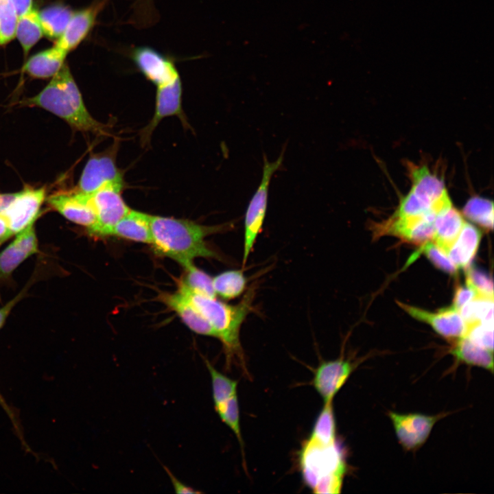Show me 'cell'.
Returning <instances> with one entry per match:
<instances>
[{
    "mask_svg": "<svg viewBox=\"0 0 494 494\" xmlns=\"http://www.w3.org/2000/svg\"><path fill=\"white\" fill-rule=\"evenodd\" d=\"M155 250L183 267L197 257L215 258L216 253L207 244V236L228 230L233 224L206 226L194 222L148 214Z\"/></svg>",
    "mask_w": 494,
    "mask_h": 494,
    "instance_id": "obj_1",
    "label": "cell"
},
{
    "mask_svg": "<svg viewBox=\"0 0 494 494\" xmlns=\"http://www.w3.org/2000/svg\"><path fill=\"white\" fill-rule=\"evenodd\" d=\"M178 291L185 294L210 324L216 338L222 342L227 367L233 362L248 375L239 340L242 325L252 308L255 290L252 287L239 303L229 305L211 297L191 291L179 285Z\"/></svg>",
    "mask_w": 494,
    "mask_h": 494,
    "instance_id": "obj_2",
    "label": "cell"
},
{
    "mask_svg": "<svg viewBox=\"0 0 494 494\" xmlns=\"http://www.w3.org/2000/svg\"><path fill=\"white\" fill-rule=\"evenodd\" d=\"M24 104L43 108L61 118L78 131L97 135L108 134V127L94 119L87 110L67 64L62 66L40 92L25 99Z\"/></svg>",
    "mask_w": 494,
    "mask_h": 494,
    "instance_id": "obj_3",
    "label": "cell"
},
{
    "mask_svg": "<svg viewBox=\"0 0 494 494\" xmlns=\"http://www.w3.org/2000/svg\"><path fill=\"white\" fill-rule=\"evenodd\" d=\"M300 464L305 482L315 493H339L346 464L336 442L326 444L309 438L303 445Z\"/></svg>",
    "mask_w": 494,
    "mask_h": 494,
    "instance_id": "obj_4",
    "label": "cell"
},
{
    "mask_svg": "<svg viewBox=\"0 0 494 494\" xmlns=\"http://www.w3.org/2000/svg\"><path fill=\"white\" fill-rule=\"evenodd\" d=\"M283 161V151L274 161H269L266 156L264 158L261 182L248 204L244 215L243 266L248 261L262 229L266 215L270 180L274 172L281 166Z\"/></svg>",
    "mask_w": 494,
    "mask_h": 494,
    "instance_id": "obj_5",
    "label": "cell"
},
{
    "mask_svg": "<svg viewBox=\"0 0 494 494\" xmlns=\"http://www.w3.org/2000/svg\"><path fill=\"white\" fill-rule=\"evenodd\" d=\"M123 187L124 184L110 183L86 194L96 217L95 226L88 231L91 235L103 236L130 211L121 196Z\"/></svg>",
    "mask_w": 494,
    "mask_h": 494,
    "instance_id": "obj_6",
    "label": "cell"
},
{
    "mask_svg": "<svg viewBox=\"0 0 494 494\" xmlns=\"http://www.w3.org/2000/svg\"><path fill=\"white\" fill-rule=\"evenodd\" d=\"M449 413L435 415L421 413L399 414L388 412L397 438L405 451H415L427 440L434 425Z\"/></svg>",
    "mask_w": 494,
    "mask_h": 494,
    "instance_id": "obj_7",
    "label": "cell"
},
{
    "mask_svg": "<svg viewBox=\"0 0 494 494\" xmlns=\"http://www.w3.org/2000/svg\"><path fill=\"white\" fill-rule=\"evenodd\" d=\"M117 146L92 155L86 162L75 191L90 194L110 183L124 184L123 175L115 163Z\"/></svg>",
    "mask_w": 494,
    "mask_h": 494,
    "instance_id": "obj_8",
    "label": "cell"
},
{
    "mask_svg": "<svg viewBox=\"0 0 494 494\" xmlns=\"http://www.w3.org/2000/svg\"><path fill=\"white\" fill-rule=\"evenodd\" d=\"M169 116H177L184 126L188 123L182 108V84L180 76L167 83L157 86L155 110L152 118L140 132L142 144L149 143L160 121Z\"/></svg>",
    "mask_w": 494,
    "mask_h": 494,
    "instance_id": "obj_9",
    "label": "cell"
},
{
    "mask_svg": "<svg viewBox=\"0 0 494 494\" xmlns=\"http://www.w3.org/2000/svg\"><path fill=\"white\" fill-rule=\"evenodd\" d=\"M399 305L414 318L430 325L446 340L455 343L465 337L467 326L458 310L452 305L431 312L403 303Z\"/></svg>",
    "mask_w": 494,
    "mask_h": 494,
    "instance_id": "obj_10",
    "label": "cell"
},
{
    "mask_svg": "<svg viewBox=\"0 0 494 494\" xmlns=\"http://www.w3.org/2000/svg\"><path fill=\"white\" fill-rule=\"evenodd\" d=\"M45 198V187H26L19 191L13 204L2 215L7 220L13 235L34 224Z\"/></svg>",
    "mask_w": 494,
    "mask_h": 494,
    "instance_id": "obj_11",
    "label": "cell"
},
{
    "mask_svg": "<svg viewBox=\"0 0 494 494\" xmlns=\"http://www.w3.org/2000/svg\"><path fill=\"white\" fill-rule=\"evenodd\" d=\"M355 368L352 362L344 358L324 361L319 364L314 372L312 384L324 403L333 401Z\"/></svg>",
    "mask_w": 494,
    "mask_h": 494,
    "instance_id": "obj_12",
    "label": "cell"
},
{
    "mask_svg": "<svg viewBox=\"0 0 494 494\" xmlns=\"http://www.w3.org/2000/svg\"><path fill=\"white\" fill-rule=\"evenodd\" d=\"M49 205L66 219L86 228H92L96 217L86 194L78 191L56 193L47 198Z\"/></svg>",
    "mask_w": 494,
    "mask_h": 494,
    "instance_id": "obj_13",
    "label": "cell"
},
{
    "mask_svg": "<svg viewBox=\"0 0 494 494\" xmlns=\"http://www.w3.org/2000/svg\"><path fill=\"white\" fill-rule=\"evenodd\" d=\"M132 58L143 75L156 86L179 77L174 63L150 47L135 49L132 51Z\"/></svg>",
    "mask_w": 494,
    "mask_h": 494,
    "instance_id": "obj_14",
    "label": "cell"
},
{
    "mask_svg": "<svg viewBox=\"0 0 494 494\" xmlns=\"http://www.w3.org/2000/svg\"><path fill=\"white\" fill-rule=\"evenodd\" d=\"M104 4L105 1L97 0L91 6L73 12L56 45L67 54L74 49L87 36Z\"/></svg>",
    "mask_w": 494,
    "mask_h": 494,
    "instance_id": "obj_15",
    "label": "cell"
},
{
    "mask_svg": "<svg viewBox=\"0 0 494 494\" xmlns=\"http://www.w3.org/2000/svg\"><path fill=\"white\" fill-rule=\"evenodd\" d=\"M34 224L17 233L14 240L0 253V274L9 276L22 262L38 252Z\"/></svg>",
    "mask_w": 494,
    "mask_h": 494,
    "instance_id": "obj_16",
    "label": "cell"
},
{
    "mask_svg": "<svg viewBox=\"0 0 494 494\" xmlns=\"http://www.w3.org/2000/svg\"><path fill=\"white\" fill-rule=\"evenodd\" d=\"M161 298L191 331L200 335L216 338L212 327L185 294L178 290L174 294L164 293Z\"/></svg>",
    "mask_w": 494,
    "mask_h": 494,
    "instance_id": "obj_17",
    "label": "cell"
},
{
    "mask_svg": "<svg viewBox=\"0 0 494 494\" xmlns=\"http://www.w3.org/2000/svg\"><path fill=\"white\" fill-rule=\"evenodd\" d=\"M465 222L462 215L452 204L447 206L436 214L432 242L447 255Z\"/></svg>",
    "mask_w": 494,
    "mask_h": 494,
    "instance_id": "obj_18",
    "label": "cell"
},
{
    "mask_svg": "<svg viewBox=\"0 0 494 494\" xmlns=\"http://www.w3.org/2000/svg\"><path fill=\"white\" fill-rule=\"evenodd\" d=\"M116 236L152 244L148 214L130 209L128 214L108 229L103 236Z\"/></svg>",
    "mask_w": 494,
    "mask_h": 494,
    "instance_id": "obj_19",
    "label": "cell"
},
{
    "mask_svg": "<svg viewBox=\"0 0 494 494\" xmlns=\"http://www.w3.org/2000/svg\"><path fill=\"white\" fill-rule=\"evenodd\" d=\"M67 53L55 45L30 57L23 71L32 78L46 79L55 75L64 64Z\"/></svg>",
    "mask_w": 494,
    "mask_h": 494,
    "instance_id": "obj_20",
    "label": "cell"
},
{
    "mask_svg": "<svg viewBox=\"0 0 494 494\" xmlns=\"http://www.w3.org/2000/svg\"><path fill=\"white\" fill-rule=\"evenodd\" d=\"M482 233L474 226L465 222L458 238L447 252V255L458 268H466L475 257Z\"/></svg>",
    "mask_w": 494,
    "mask_h": 494,
    "instance_id": "obj_21",
    "label": "cell"
},
{
    "mask_svg": "<svg viewBox=\"0 0 494 494\" xmlns=\"http://www.w3.org/2000/svg\"><path fill=\"white\" fill-rule=\"evenodd\" d=\"M458 361L493 372V352L464 337L454 343L450 352Z\"/></svg>",
    "mask_w": 494,
    "mask_h": 494,
    "instance_id": "obj_22",
    "label": "cell"
},
{
    "mask_svg": "<svg viewBox=\"0 0 494 494\" xmlns=\"http://www.w3.org/2000/svg\"><path fill=\"white\" fill-rule=\"evenodd\" d=\"M38 12L35 9L18 17L15 36L27 54L43 36Z\"/></svg>",
    "mask_w": 494,
    "mask_h": 494,
    "instance_id": "obj_23",
    "label": "cell"
},
{
    "mask_svg": "<svg viewBox=\"0 0 494 494\" xmlns=\"http://www.w3.org/2000/svg\"><path fill=\"white\" fill-rule=\"evenodd\" d=\"M73 12L64 5H52L38 12L43 34L51 38H58L64 31Z\"/></svg>",
    "mask_w": 494,
    "mask_h": 494,
    "instance_id": "obj_24",
    "label": "cell"
},
{
    "mask_svg": "<svg viewBox=\"0 0 494 494\" xmlns=\"http://www.w3.org/2000/svg\"><path fill=\"white\" fill-rule=\"evenodd\" d=\"M247 278L242 270H229L213 278L216 295L226 300L234 299L243 294L246 288Z\"/></svg>",
    "mask_w": 494,
    "mask_h": 494,
    "instance_id": "obj_25",
    "label": "cell"
},
{
    "mask_svg": "<svg viewBox=\"0 0 494 494\" xmlns=\"http://www.w3.org/2000/svg\"><path fill=\"white\" fill-rule=\"evenodd\" d=\"M467 329L478 323L493 324V298L476 297L460 309Z\"/></svg>",
    "mask_w": 494,
    "mask_h": 494,
    "instance_id": "obj_26",
    "label": "cell"
},
{
    "mask_svg": "<svg viewBox=\"0 0 494 494\" xmlns=\"http://www.w3.org/2000/svg\"><path fill=\"white\" fill-rule=\"evenodd\" d=\"M336 419L333 401L324 403L319 414L309 438L326 444L336 442Z\"/></svg>",
    "mask_w": 494,
    "mask_h": 494,
    "instance_id": "obj_27",
    "label": "cell"
},
{
    "mask_svg": "<svg viewBox=\"0 0 494 494\" xmlns=\"http://www.w3.org/2000/svg\"><path fill=\"white\" fill-rule=\"evenodd\" d=\"M464 215L486 229L493 227V203L491 200L480 198H470L463 208Z\"/></svg>",
    "mask_w": 494,
    "mask_h": 494,
    "instance_id": "obj_28",
    "label": "cell"
},
{
    "mask_svg": "<svg viewBox=\"0 0 494 494\" xmlns=\"http://www.w3.org/2000/svg\"><path fill=\"white\" fill-rule=\"evenodd\" d=\"M185 273L179 285L185 288L211 297L216 294L213 286V278L196 268L193 263L184 267Z\"/></svg>",
    "mask_w": 494,
    "mask_h": 494,
    "instance_id": "obj_29",
    "label": "cell"
},
{
    "mask_svg": "<svg viewBox=\"0 0 494 494\" xmlns=\"http://www.w3.org/2000/svg\"><path fill=\"white\" fill-rule=\"evenodd\" d=\"M211 380L212 397L214 405L221 403L237 395V381L219 372L205 360Z\"/></svg>",
    "mask_w": 494,
    "mask_h": 494,
    "instance_id": "obj_30",
    "label": "cell"
},
{
    "mask_svg": "<svg viewBox=\"0 0 494 494\" xmlns=\"http://www.w3.org/2000/svg\"><path fill=\"white\" fill-rule=\"evenodd\" d=\"M214 408L223 423L233 432L237 437L242 448L244 462H245L244 443L239 425V409L237 395L221 403L214 405Z\"/></svg>",
    "mask_w": 494,
    "mask_h": 494,
    "instance_id": "obj_31",
    "label": "cell"
},
{
    "mask_svg": "<svg viewBox=\"0 0 494 494\" xmlns=\"http://www.w3.org/2000/svg\"><path fill=\"white\" fill-rule=\"evenodd\" d=\"M18 15L10 0H0V45L15 37Z\"/></svg>",
    "mask_w": 494,
    "mask_h": 494,
    "instance_id": "obj_32",
    "label": "cell"
},
{
    "mask_svg": "<svg viewBox=\"0 0 494 494\" xmlns=\"http://www.w3.org/2000/svg\"><path fill=\"white\" fill-rule=\"evenodd\" d=\"M421 251L438 268L449 274H454L458 267L451 261L448 255L438 248L432 241L421 246Z\"/></svg>",
    "mask_w": 494,
    "mask_h": 494,
    "instance_id": "obj_33",
    "label": "cell"
},
{
    "mask_svg": "<svg viewBox=\"0 0 494 494\" xmlns=\"http://www.w3.org/2000/svg\"><path fill=\"white\" fill-rule=\"evenodd\" d=\"M466 283L473 287L478 297L493 298V283L489 276L477 269L467 271Z\"/></svg>",
    "mask_w": 494,
    "mask_h": 494,
    "instance_id": "obj_34",
    "label": "cell"
},
{
    "mask_svg": "<svg viewBox=\"0 0 494 494\" xmlns=\"http://www.w3.org/2000/svg\"><path fill=\"white\" fill-rule=\"evenodd\" d=\"M473 343L493 352V324L478 323L467 329L465 336Z\"/></svg>",
    "mask_w": 494,
    "mask_h": 494,
    "instance_id": "obj_35",
    "label": "cell"
},
{
    "mask_svg": "<svg viewBox=\"0 0 494 494\" xmlns=\"http://www.w3.org/2000/svg\"><path fill=\"white\" fill-rule=\"evenodd\" d=\"M0 405L3 409L8 416L11 421V423L12 424V426L14 427V430L15 431V433L16 434V436L21 441V443L22 444L23 448L24 450L26 451V452L32 454L35 457L38 458V456L36 453H34V451L30 447L28 444L26 443L25 438L23 436V428L21 425V422L17 414V412L16 411L15 408L11 406L5 400V399L3 397L2 394L0 392Z\"/></svg>",
    "mask_w": 494,
    "mask_h": 494,
    "instance_id": "obj_36",
    "label": "cell"
},
{
    "mask_svg": "<svg viewBox=\"0 0 494 494\" xmlns=\"http://www.w3.org/2000/svg\"><path fill=\"white\" fill-rule=\"evenodd\" d=\"M476 297H478L476 291L466 283L465 285H460L456 288L452 306L460 311L462 307Z\"/></svg>",
    "mask_w": 494,
    "mask_h": 494,
    "instance_id": "obj_37",
    "label": "cell"
},
{
    "mask_svg": "<svg viewBox=\"0 0 494 494\" xmlns=\"http://www.w3.org/2000/svg\"><path fill=\"white\" fill-rule=\"evenodd\" d=\"M163 468L165 470L169 478H170L172 484L174 489V491L176 493H192L193 494V493H201V491L195 490L193 488L183 484L182 482H180L179 480H178L165 466H163Z\"/></svg>",
    "mask_w": 494,
    "mask_h": 494,
    "instance_id": "obj_38",
    "label": "cell"
},
{
    "mask_svg": "<svg viewBox=\"0 0 494 494\" xmlns=\"http://www.w3.org/2000/svg\"><path fill=\"white\" fill-rule=\"evenodd\" d=\"M24 291L20 292L17 296L13 298L11 301H8L5 305L0 308V329L2 328L5 322L9 316L11 310L13 309L14 305L23 296Z\"/></svg>",
    "mask_w": 494,
    "mask_h": 494,
    "instance_id": "obj_39",
    "label": "cell"
},
{
    "mask_svg": "<svg viewBox=\"0 0 494 494\" xmlns=\"http://www.w3.org/2000/svg\"><path fill=\"white\" fill-rule=\"evenodd\" d=\"M19 192L0 193V215H3L13 204Z\"/></svg>",
    "mask_w": 494,
    "mask_h": 494,
    "instance_id": "obj_40",
    "label": "cell"
},
{
    "mask_svg": "<svg viewBox=\"0 0 494 494\" xmlns=\"http://www.w3.org/2000/svg\"><path fill=\"white\" fill-rule=\"evenodd\" d=\"M14 7L18 16L30 11L33 5V0H10Z\"/></svg>",
    "mask_w": 494,
    "mask_h": 494,
    "instance_id": "obj_41",
    "label": "cell"
},
{
    "mask_svg": "<svg viewBox=\"0 0 494 494\" xmlns=\"http://www.w3.org/2000/svg\"><path fill=\"white\" fill-rule=\"evenodd\" d=\"M153 1L152 0H139L137 2V10L138 14L145 16L147 21L149 20L150 14H153ZM143 16L141 19H143Z\"/></svg>",
    "mask_w": 494,
    "mask_h": 494,
    "instance_id": "obj_42",
    "label": "cell"
},
{
    "mask_svg": "<svg viewBox=\"0 0 494 494\" xmlns=\"http://www.w3.org/2000/svg\"><path fill=\"white\" fill-rule=\"evenodd\" d=\"M13 235L5 218L0 215V244Z\"/></svg>",
    "mask_w": 494,
    "mask_h": 494,
    "instance_id": "obj_43",
    "label": "cell"
},
{
    "mask_svg": "<svg viewBox=\"0 0 494 494\" xmlns=\"http://www.w3.org/2000/svg\"><path fill=\"white\" fill-rule=\"evenodd\" d=\"M100 1H105V2H106V0H100Z\"/></svg>",
    "mask_w": 494,
    "mask_h": 494,
    "instance_id": "obj_44",
    "label": "cell"
}]
</instances>
